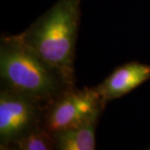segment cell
Segmentation results:
<instances>
[{
    "mask_svg": "<svg viewBox=\"0 0 150 150\" xmlns=\"http://www.w3.org/2000/svg\"><path fill=\"white\" fill-rule=\"evenodd\" d=\"M80 17L81 0H57L19 34L72 87H75V48Z\"/></svg>",
    "mask_w": 150,
    "mask_h": 150,
    "instance_id": "obj_1",
    "label": "cell"
},
{
    "mask_svg": "<svg viewBox=\"0 0 150 150\" xmlns=\"http://www.w3.org/2000/svg\"><path fill=\"white\" fill-rule=\"evenodd\" d=\"M0 78L1 88L30 97L45 106L74 88L38 55L19 34L1 38Z\"/></svg>",
    "mask_w": 150,
    "mask_h": 150,
    "instance_id": "obj_2",
    "label": "cell"
},
{
    "mask_svg": "<svg viewBox=\"0 0 150 150\" xmlns=\"http://www.w3.org/2000/svg\"><path fill=\"white\" fill-rule=\"evenodd\" d=\"M105 103L95 88H72L45 107L42 127L52 135L98 121Z\"/></svg>",
    "mask_w": 150,
    "mask_h": 150,
    "instance_id": "obj_3",
    "label": "cell"
},
{
    "mask_svg": "<svg viewBox=\"0 0 150 150\" xmlns=\"http://www.w3.org/2000/svg\"><path fill=\"white\" fill-rule=\"evenodd\" d=\"M45 107L34 98L1 88V145H13L31 131L41 127Z\"/></svg>",
    "mask_w": 150,
    "mask_h": 150,
    "instance_id": "obj_4",
    "label": "cell"
},
{
    "mask_svg": "<svg viewBox=\"0 0 150 150\" xmlns=\"http://www.w3.org/2000/svg\"><path fill=\"white\" fill-rule=\"evenodd\" d=\"M149 79V65L130 62L115 69L95 89L107 103L124 96Z\"/></svg>",
    "mask_w": 150,
    "mask_h": 150,
    "instance_id": "obj_5",
    "label": "cell"
},
{
    "mask_svg": "<svg viewBox=\"0 0 150 150\" xmlns=\"http://www.w3.org/2000/svg\"><path fill=\"white\" fill-rule=\"evenodd\" d=\"M97 121L52 134L56 150H95Z\"/></svg>",
    "mask_w": 150,
    "mask_h": 150,
    "instance_id": "obj_6",
    "label": "cell"
},
{
    "mask_svg": "<svg viewBox=\"0 0 150 150\" xmlns=\"http://www.w3.org/2000/svg\"><path fill=\"white\" fill-rule=\"evenodd\" d=\"M12 146L16 150H56L53 136L42 126L23 136Z\"/></svg>",
    "mask_w": 150,
    "mask_h": 150,
    "instance_id": "obj_7",
    "label": "cell"
},
{
    "mask_svg": "<svg viewBox=\"0 0 150 150\" xmlns=\"http://www.w3.org/2000/svg\"><path fill=\"white\" fill-rule=\"evenodd\" d=\"M1 150H16V149L12 145L9 146H5V145H1Z\"/></svg>",
    "mask_w": 150,
    "mask_h": 150,
    "instance_id": "obj_8",
    "label": "cell"
}]
</instances>
